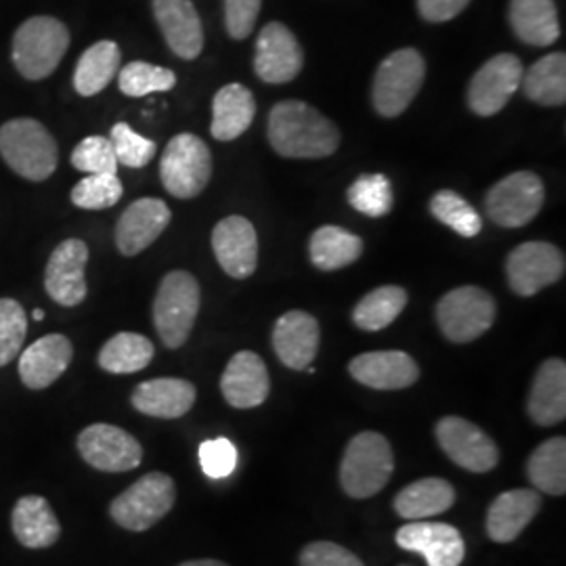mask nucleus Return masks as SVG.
I'll list each match as a JSON object with an SVG mask.
<instances>
[{
	"label": "nucleus",
	"mask_w": 566,
	"mask_h": 566,
	"mask_svg": "<svg viewBox=\"0 0 566 566\" xmlns=\"http://www.w3.org/2000/svg\"><path fill=\"white\" fill-rule=\"evenodd\" d=\"M198 390L181 378H154L145 380L133 390L130 403L143 413L160 420H177L196 403Z\"/></svg>",
	"instance_id": "26"
},
{
	"label": "nucleus",
	"mask_w": 566,
	"mask_h": 566,
	"mask_svg": "<svg viewBox=\"0 0 566 566\" xmlns=\"http://www.w3.org/2000/svg\"><path fill=\"white\" fill-rule=\"evenodd\" d=\"M156 348L149 338L135 332H120L103 344L99 350V367L107 374H137L151 364Z\"/></svg>",
	"instance_id": "35"
},
{
	"label": "nucleus",
	"mask_w": 566,
	"mask_h": 566,
	"mask_svg": "<svg viewBox=\"0 0 566 566\" xmlns=\"http://www.w3.org/2000/svg\"><path fill=\"white\" fill-rule=\"evenodd\" d=\"M109 142L114 145L118 164L128 168H143L156 156V143L135 133L126 122H118L112 126Z\"/></svg>",
	"instance_id": "44"
},
{
	"label": "nucleus",
	"mask_w": 566,
	"mask_h": 566,
	"mask_svg": "<svg viewBox=\"0 0 566 566\" xmlns=\"http://www.w3.org/2000/svg\"><path fill=\"white\" fill-rule=\"evenodd\" d=\"M395 455L385 434L365 430L350 439L340 462V485L353 500L378 495L390 481Z\"/></svg>",
	"instance_id": "3"
},
{
	"label": "nucleus",
	"mask_w": 566,
	"mask_h": 566,
	"mask_svg": "<svg viewBox=\"0 0 566 566\" xmlns=\"http://www.w3.org/2000/svg\"><path fill=\"white\" fill-rule=\"evenodd\" d=\"M210 177L212 156L200 137L181 133L168 142L160 160V179L170 196L191 200L202 193Z\"/></svg>",
	"instance_id": "7"
},
{
	"label": "nucleus",
	"mask_w": 566,
	"mask_h": 566,
	"mask_svg": "<svg viewBox=\"0 0 566 566\" xmlns=\"http://www.w3.org/2000/svg\"><path fill=\"white\" fill-rule=\"evenodd\" d=\"M493 322L495 301L476 285L455 287L437 304V324L451 343H472L486 334Z\"/></svg>",
	"instance_id": "9"
},
{
	"label": "nucleus",
	"mask_w": 566,
	"mask_h": 566,
	"mask_svg": "<svg viewBox=\"0 0 566 566\" xmlns=\"http://www.w3.org/2000/svg\"><path fill=\"white\" fill-rule=\"evenodd\" d=\"M76 446L82 460L102 472H128L143 462L142 443L118 426H86Z\"/></svg>",
	"instance_id": "14"
},
{
	"label": "nucleus",
	"mask_w": 566,
	"mask_h": 566,
	"mask_svg": "<svg viewBox=\"0 0 566 566\" xmlns=\"http://www.w3.org/2000/svg\"><path fill=\"white\" fill-rule=\"evenodd\" d=\"M28 334V315L18 301L0 298V367L18 359Z\"/></svg>",
	"instance_id": "41"
},
{
	"label": "nucleus",
	"mask_w": 566,
	"mask_h": 566,
	"mask_svg": "<svg viewBox=\"0 0 566 566\" xmlns=\"http://www.w3.org/2000/svg\"><path fill=\"white\" fill-rule=\"evenodd\" d=\"M395 542L405 552L424 556L428 566H460L464 563V537L455 526L447 523L411 521L397 531Z\"/></svg>",
	"instance_id": "17"
},
{
	"label": "nucleus",
	"mask_w": 566,
	"mask_h": 566,
	"mask_svg": "<svg viewBox=\"0 0 566 566\" xmlns=\"http://www.w3.org/2000/svg\"><path fill=\"white\" fill-rule=\"evenodd\" d=\"M15 539L28 549H46L60 542L61 525L51 504L41 495H23L11 512Z\"/></svg>",
	"instance_id": "28"
},
{
	"label": "nucleus",
	"mask_w": 566,
	"mask_h": 566,
	"mask_svg": "<svg viewBox=\"0 0 566 566\" xmlns=\"http://www.w3.org/2000/svg\"><path fill=\"white\" fill-rule=\"evenodd\" d=\"M437 443L453 464L474 474H485L500 464V449L483 428L460 416H446L434 426Z\"/></svg>",
	"instance_id": "11"
},
{
	"label": "nucleus",
	"mask_w": 566,
	"mask_h": 566,
	"mask_svg": "<svg viewBox=\"0 0 566 566\" xmlns=\"http://www.w3.org/2000/svg\"><path fill=\"white\" fill-rule=\"evenodd\" d=\"M526 476L535 489L547 495H565L566 493V439L552 437L546 443L537 447L528 462Z\"/></svg>",
	"instance_id": "36"
},
{
	"label": "nucleus",
	"mask_w": 566,
	"mask_h": 566,
	"mask_svg": "<svg viewBox=\"0 0 566 566\" xmlns=\"http://www.w3.org/2000/svg\"><path fill=\"white\" fill-rule=\"evenodd\" d=\"M322 332L313 315L287 311L273 327V348L285 367L303 371L319 353Z\"/></svg>",
	"instance_id": "22"
},
{
	"label": "nucleus",
	"mask_w": 566,
	"mask_h": 566,
	"mask_svg": "<svg viewBox=\"0 0 566 566\" xmlns=\"http://www.w3.org/2000/svg\"><path fill=\"white\" fill-rule=\"evenodd\" d=\"M521 86L531 102L558 107L566 102V55L552 53L535 61L523 74Z\"/></svg>",
	"instance_id": "34"
},
{
	"label": "nucleus",
	"mask_w": 566,
	"mask_h": 566,
	"mask_svg": "<svg viewBox=\"0 0 566 566\" xmlns=\"http://www.w3.org/2000/svg\"><path fill=\"white\" fill-rule=\"evenodd\" d=\"M544 200V182L535 172H512L489 189L485 198L486 214L500 227L518 229L539 214Z\"/></svg>",
	"instance_id": "10"
},
{
	"label": "nucleus",
	"mask_w": 566,
	"mask_h": 566,
	"mask_svg": "<svg viewBox=\"0 0 566 566\" xmlns=\"http://www.w3.org/2000/svg\"><path fill=\"white\" fill-rule=\"evenodd\" d=\"M34 319H36V322H42V319H44V311H42V308H36V311H34Z\"/></svg>",
	"instance_id": "50"
},
{
	"label": "nucleus",
	"mask_w": 566,
	"mask_h": 566,
	"mask_svg": "<svg viewBox=\"0 0 566 566\" xmlns=\"http://www.w3.org/2000/svg\"><path fill=\"white\" fill-rule=\"evenodd\" d=\"M523 63L516 55L502 53L486 61L468 86V105L476 116H495L521 88Z\"/></svg>",
	"instance_id": "13"
},
{
	"label": "nucleus",
	"mask_w": 566,
	"mask_h": 566,
	"mask_svg": "<svg viewBox=\"0 0 566 566\" xmlns=\"http://www.w3.org/2000/svg\"><path fill=\"white\" fill-rule=\"evenodd\" d=\"M361 252H364L361 238L336 224L319 227L308 243L311 261L322 271L344 269L359 261Z\"/></svg>",
	"instance_id": "33"
},
{
	"label": "nucleus",
	"mask_w": 566,
	"mask_h": 566,
	"mask_svg": "<svg viewBox=\"0 0 566 566\" xmlns=\"http://www.w3.org/2000/svg\"><path fill=\"white\" fill-rule=\"evenodd\" d=\"M172 219L170 208L158 198H142L122 212L116 245L124 256H137L164 233Z\"/></svg>",
	"instance_id": "19"
},
{
	"label": "nucleus",
	"mask_w": 566,
	"mask_h": 566,
	"mask_svg": "<svg viewBox=\"0 0 566 566\" xmlns=\"http://www.w3.org/2000/svg\"><path fill=\"white\" fill-rule=\"evenodd\" d=\"M542 510V495L533 489L500 493L486 512V535L495 544L514 542Z\"/></svg>",
	"instance_id": "25"
},
{
	"label": "nucleus",
	"mask_w": 566,
	"mask_h": 566,
	"mask_svg": "<svg viewBox=\"0 0 566 566\" xmlns=\"http://www.w3.org/2000/svg\"><path fill=\"white\" fill-rule=\"evenodd\" d=\"M424 57L416 49H401L388 55L374 78L371 102L380 116L397 118L416 99L424 82Z\"/></svg>",
	"instance_id": "8"
},
{
	"label": "nucleus",
	"mask_w": 566,
	"mask_h": 566,
	"mask_svg": "<svg viewBox=\"0 0 566 566\" xmlns=\"http://www.w3.org/2000/svg\"><path fill=\"white\" fill-rule=\"evenodd\" d=\"M179 566H229L221 563V560H212V558H202V560H187Z\"/></svg>",
	"instance_id": "49"
},
{
	"label": "nucleus",
	"mask_w": 566,
	"mask_h": 566,
	"mask_svg": "<svg viewBox=\"0 0 566 566\" xmlns=\"http://www.w3.org/2000/svg\"><path fill=\"white\" fill-rule=\"evenodd\" d=\"M263 0H224V25L231 39L243 41L252 34Z\"/></svg>",
	"instance_id": "46"
},
{
	"label": "nucleus",
	"mask_w": 566,
	"mask_h": 566,
	"mask_svg": "<svg viewBox=\"0 0 566 566\" xmlns=\"http://www.w3.org/2000/svg\"><path fill=\"white\" fill-rule=\"evenodd\" d=\"M200 464L206 476L214 481L227 479L238 465V449L224 437L203 441L200 446Z\"/></svg>",
	"instance_id": "45"
},
{
	"label": "nucleus",
	"mask_w": 566,
	"mask_h": 566,
	"mask_svg": "<svg viewBox=\"0 0 566 566\" xmlns=\"http://www.w3.org/2000/svg\"><path fill=\"white\" fill-rule=\"evenodd\" d=\"M212 250L224 273L233 280H248L259 266V235L243 217H227L212 231Z\"/></svg>",
	"instance_id": "18"
},
{
	"label": "nucleus",
	"mask_w": 566,
	"mask_h": 566,
	"mask_svg": "<svg viewBox=\"0 0 566 566\" xmlns=\"http://www.w3.org/2000/svg\"><path fill=\"white\" fill-rule=\"evenodd\" d=\"M256 114V103L243 84H227L212 102L210 133L217 142H233L250 128Z\"/></svg>",
	"instance_id": "29"
},
{
	"label": "nucleus",
	"mask_w": 566,
	"mask_h": 566,
	"mask_svg": "<svg viewBox=\"0 0 566 566\" xmlns=\"http://www.w3.org/2000/svg\"><path fill=\"white\" fill-rule=\"evenodd\" d=\"M301 566H365L364 560L350 549L332 544V542H315L303 547Z\"/></svg>",
	"instance_id": "47"
},
{
	"label": "nucleus",
	"mask_w": 566,
	"mask_h": 566,
	"mask_svg": "<svg viewBox=\"0 0 566 566\" xmlns=\"http://www.w3.org/2000/svg\"><path fill=\"white\" fill-rule=\"evenodd\" d=\"M120 72V49L114 41L95 42L81 55L74 70V88L82 97H93Z\"/></svg>",
	"instance_id": "32"
},
{
	"label": "nucleus",
	"mask_w": 566,
	"mask_h": 566,
	"mask_svg": "<svg viewBox=\"0 0 566 566\" xmlns=\"http://www.w3.org/2000/svg\"><path fill=\"white\" fill-rule=\"evenodd\" d=\"M74 346L63 334H46L20 353L21 382L30 390H44L55 385L72 364Z\"/></svg>",
	"instance_id": "20"
},
{
	"label": "nucleus",
	"mask_w": 566,
	"mask_h": 566,
	"mask_svg": "<svg viewBox=\"0 0 566 566\" xmlns=\"http://www.w3.org/2000/svg\"><path fill=\"white\" fill-rule=\"evenodd\" d=\"M175 502V481L164 472H147L109 504V516L122 528L143 533L168 516Z\"/></svg>",
	"instance_id": "6"
},
{
	"label": "nucleus",
	"mask_w": 566,
	"mask_h": 566,
	"mask_svg": "<svg viewBox=\"0 0 566 566\" xmlns=\"http://www.w3.org/2000/svg\"><path fill=\"white\" fill-rule=\"evenodd\" d=\"M350 376L374 390H401L416 385L420 367L403 350H374L348 364Z\"/></svg>",
	"instance_id": "21"
},
{
	"label": "nucleus",
	"mask_w": 566,
	"mask_h": 566,
	"mask_svg": "<svg viewBox=\"0 0 566 566\" xmlns=\"http://www.w3.org/2000/svg\"><path fill=\"white\" fill-rule=\"evenodd\" d=\"M72 166L86 175H116L118 160L114 145L105 137H86L74 147Z\"/></svg>",
	"instance_id": "43"
},
{
	"label": "nucleus",
	"mask_w": 566,
	"mask_h": 566,
	"mask_svg": "<svg viewBox=\"0 0 566 566\" xmlns=\"http://www.w3.org/2000/svg\"><path fill=\"white\" fill-rule=\"evenodd\" d=\"M348 203L365 217L380 219L392 210V187L385 175H364L346 191Z\"/></svg>",
	"instance_id": "40"
},
{
	"label": "nucleus",
	"mask_w": 566,
	"mask_h": 566,
	"mask_svg": "<svg viewBox=\"0 0 566 566\" xmlns=\"http://www.w3.org/2000/svg\"><path fill=\"white\" fill-rule=\"evenodd\" d=\"M67 46V28L55 18L39 15L15 30L11 60L25 81H44L57 70Z\"/></svg>",
	"instance_id": "4"
},
{
	"label": "nucleus",
	"mask_w": 566,
	"mask_h": 566,
	"mask_svg": "<svg viewBox=\"0 0 566 566\" xmlns=\"http://www.w3.org/2000/svg\"><path fill=\"white\" fill-rule=\"evenodd\" d=\"M224 401L235 409H254L271 392V380L263 359L252 350H240L231 357L221 378Z\"/></svg>",
	"instance_id": "24"
},
{
	"label": "nucleus",
	"mask_w": 566,
	"mask_h": 566,
	"mask_svg": "<svg viewBox=\"0 0 566 566\" xmlns=\"http://www.w3.org/2000/svg\"><path fill=\"white\" fill-rule=\"evenodd\" d=\"M269 143L283 158L317 160L338 149L340 130L313 105L287 99L269 114Z\"/></svg>",
	"instance_id": "1"
},
{
	"label": "nucleus",
	"mask_w": 566,
	"mask_h": 566,
	"mask_svg": "<svg viewBox=\"0 0 566 566\" xmlns=\"http://www.w3.org/2000/svg\"><path fill=\"white\" fill-rule=\"evenodd\" d=\"M154 15L168 49L181 60H196L203 49L202 20L191 0H154Z\"/></svg>",
	"instance_id": "23"
},
{
	"label": "nucleus",
	"mask_w": 566,
	"mask_h": 566,
	"mask_svg": "<svg viewBox=\"0 0 566 566\" xmlns=\"http://www.w3.org/2000/svg\"><path fill=\"white\" fill-rule=\"evenodd\" d=\"M455 504V489L446 479H420L403 486L395 497V512L405 521H428Z\"/></svg>",
	"instance_id": "30"
},
{
	"label": "nucleus",
	"mask_w": 566,
	"mask_h": 566,
	"mask_svg": "<svg viewBox=\"0 0 566 566\" xmlns=\"http://www.w3.org/2000/svg\"><path fill=\"white\" fill-rule=\"evenodd\" d=\"M86 263H88V245L82 240L61 242L44 269V290L51 301L72 308L84 303L86 298Z\"/></svg>",
	"instance_id": "15"
},
{
	"label": "nucleus",
	"mask_w": 566,
	"mask_h": 566,
	"mask_svg": "<svg viewBox=\"0 0 566 566\" xmlns=\"http://www.w3.org/2000/svg\"><path fill=\"white\" fill-rule=\"evenodd\" d=\"M407 306V292L399 285H382L365 294L353 311V322L364 332H380L392 324Z\"/></svg>",
	"instance_id": "37"
},
{
	"label": "nucleus",
	"mask_w": 566,
	"mask_h": 566,
	"mask_svg": "<svg viewBox=\"0 0 566 566\" xmlns=\"http://www.w3.org/2000/svg\"><path fill=\"white\" fill-rule=\"evenodd\" d=\"M202 304L198 280L187 271H172L164 277L154 301V325L166 348L187 343Z\"/></svg>",
	"instance_id": "5"
},
{
	"label": "nucleus",
	"mask_w": 566,
	"mask_h": 566,
	"mask_svg": "<svg viewBox=\"0 0 566 566\" xmlns=\"http://www.w3.org/2000/svg\"><path fill=\"white\" fill-rule=\"evenodd\" d=\"M510 25L521 41L533 46H549L560 39L554 0H512Z\"/></svg>",
	"instance_id": "31"
},
{
	"label": "nucleus",
	"mask_w": 566,
	"mask_h": 566,
	"mask_svg": "<svg viewBox=\"0 0 566 566\" xmlns=\"http://www.w3.org/2000/svg\"><path fill=\"white\" fill-rule=\"evenodd\" d=\"M303 65V46L290 32V28H285L280 21L266 23L256 41V76L269 84H285L301 74Z\"/></svg>",
	"instance_id": "16"
},
{
	"label": "nucleus",
	"mask_w": 566,
	"mask_h": 566,
	"mask_svg": "<svg viewBox=\"0 0 566 566\" xmlns=\"http://www.w3.org/2000/svg\"><path fill=\"white\" fill-rule=\"evenodd\" d=\"M565 254L556 245L547 242L521 243L507 256V283L518 296L528 298L558 282L565 275Z\"/></svg>",
	"instance_id": "12"
},
{
	"label": "nucleus",
	"mask_w": 566,
	"mask_h": 566,
	"mask_svg": "<svg viewBox=\"0 0 566 566\" xmlns=\"http://www.w3.org/2000/svg\"><path fill=\"white\" fill-rule=\"evenodd\" d=\"M175 84L177 76L172 70L145 61H133L118 72V86L126 97H147L151 93H164L175 88Z\"/></svg>",
	"instance_id": "38"
},
{
	"label": "nucleus",
	"mask_w": 566,
	"mask_h": 566,
	"mask_svg": "<svg viewBox=\"0 0 566 566\" xmlns=\"http://www.w3.org/2000/svg\"><path fill=\"white\" fill-rule=\"evenodd\" d=\"M0 156L28 181H46L60 164V147L53 135L32 118H15L0 126Z\"/></svg>",
	"instance_id": "2"
},
{
	"label": "nucleus",
	"mask_w": 566,
	"mask_h": 566,
	"mask_svg": "<svg viewBox=\"0 0 566 566\" xmlns=\"http://www.w3.org/2000/svg\"><path fill=\"white\" fill-rule=\"evenodd\" d=\"M430 212L437 221L451 227L462 238H476L483 229L479 212L455 191H439L430 200Z\"/></svg>",
	"instance_id": "39"
},
{
	"label": "nucleus",
	"mask_w": 566,
	"mask_h": 566,
	"mask_svg": "<svg viewBox=\"0 0 566 566\" xmlns=\"http://www.w3.org/2000/svg\"><path fill=\"white\" fill-rule=\"evenodd\" d=\"M122 191L116 175H88L72 189V203L82 210H105L120 202Z\"/></svg>",
	"instance_id": "42"
},
{
	"label": "nucleus",
	"mask_w": 566,
	"mask_h": 566,
	"mask_svg": "<svg viewBox=\"0 0 566 566\" xmlns=\"http://www.w3.org/2000/svg\"><path fill=\"white\" fill-rule=\"evenodd\" d=\"M526 411L537 426H556L566 418V364L547 359L539 365L528 392Z\"/></svg>",
	"instance_id": "27"
},
{
	"label": "nucleus",
	"mask_w": 566,
	"mask_h": 566,
	"mask_svg": "<svg viewBox=\"0 0 566 566\" xmlns=\"http://www.w3.org/2000/svg\"><path fill=\"white\" fill-rule=\"evenodd\" d=\"M470 0H418V11L430 23H443V21L458 18Z\"/></svg>",
	"instance_id": "48"
}]
</instances>
